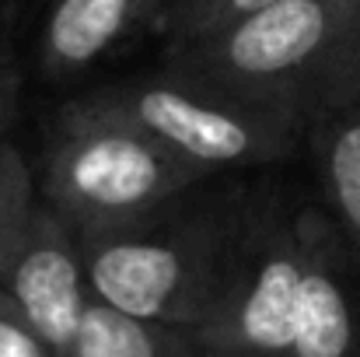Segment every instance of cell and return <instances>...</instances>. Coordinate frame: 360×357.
<instances>
[{
  "mask_svg": "<svg viewBox=\"0 0 360 357\" xmlns=\"http://www.w3.org/2000/svg\"><path fill=\"white\" fill-rule=\"evenodd\" d=\"M203 175L172 158L102 92L60 109L42 151V196L81 238L136 228Z\"/></svg>",
  "mask_w": 360,
  "mask_h": 357,
  "instance_id": "1",
  "label": "cell"
},
{
  "mask_svg": "<svg viewBox=\"0 0 360 357\" xmlns=\"http://www.w3.org/2000/svg\"><path fill=\"white\" fill-rule=\"evenodd\" d=\"M245 196L175 200L158 218L81 238L91 294L129 315L196 330L210 312L245 225Z\"/></svg>",
  "mask_w": 360,
  "mask_h": 357,
  "instance_id": "2",
  "label": "cell"
},
{
  "mask_svg": "<svg viewBox=\"0 0 360 357\" xmlns=\"http://www.w3.org/2000/svg\"><path fill=\"white\" fill-rule=\"evenodd\" d=\"M102 95L203 179L290 154L304 119L290 102L241 95L172 63L161 74L102 88Z\"/></svg>",
  "mask_w": 360,
  "mask_h": 357,
  "instance_id": "3",
  "label": "cell"
},
{
  "mask_svg": "<svg viewBox=\"0 0 360 357\" xmlns=\"http://www.w3.org/2000/svg\"><path fill=\"white\" fill-rule=\"evenodd\" d=\"M357 28L360 0H273L221 32L168 46V63L304 113L311 84Z\"/></svg>",
  "mask_w": 360,
  "mask_h": 357,
  "instance_id": "4",
  "label": "cell"
},
{
  "mask_svg": "<svg viewBox=\"0 0 360 357\" xmlns=\"http://www.w3.org/2000/svg\"><path fill=\"white\" fill-rule=\"evenodd\" d=\"M301 263L304 245L297 218H287L280 203L255 207L248 200L221 291L193 330L200 354L290 357Z\"/></svg>",
  "mask_w": 360,
  "mask_h": 357,
  "instance_id": "5",
  "label": "cell"
},
{
  "mask_svg": "<svg viewBox=\"0 0 360 357\" xmlns=\"http://www.w3.org/2000/svg\"><path fill=\"white\" fill-rule=\"evenodd\" d=\"M0 291L63 357L70 351L91 294L81 235L46 203H35L14 228L0 266Z\"/></svg>",
  "mask_w": 360,
  "mask_h": 357,
  "instance_id": "6",
  "label": "cell"
},
{
  "mask_svg": "<svg viewBox=\"0 0 360 357\" xmlns=\"http://www.w3.org/2000/svg\"><path fill=\"white\" fill-rule=\"evenodd\" d=\"M301 284L290 357H357V315L343 277V238L319 214H301Z\"/></svg>",
  "mask_w": 360,
  "mask_h": 357,
  "instance_id": "7",
  "label": "cell"
},
{
  "mask_svg": "<svg viewBox=\"0 0 360 357\" xmlns=\"http://www.w3.org/2000/svg\"><path fill=\"white\" fill-rule=\"evenodd\" d=\"M165 4L168 0H53L39 42L42 70L60 81L95 67L143 28H158Z\"/></svg>",
  "mask_w": 360,
  "mask_h": 357,
  "instance_id": "8",
  "label": "cell"
},
{
  "mask_svg": "<svg viewBox=\"0 0 360 357\" xmlns=\"http://www.w3.org/2000/svg\"><path fill=\"white\" fill-rule=\"evenodd\" d=\"M311 147L333 225L347 252L360 263V106H336L308 116Z\"/></svg>",
  "mask_w": 360,
  "mask_h": 357,
  "instance_id": "9",
  "label": "cell"
},
{
  "mask_svg": "<svg viewBox=\"0 0 360 357\" xmlns=\"http://www.w3.org/2000/svg\"><path fill=\"white\" fill-rule=\"evenodd\" d=\"M196 351L200 344L189 330L150 322L91 298L63 357H196Z\"/></svg>",
  "mask_w": 360,
  "mask_h": 357,
  "instance_id": "10",
  "label": "cell"
},
{
  "mask_svg": "<svg viewBox=\"0 0 360 357\" xmlns=\"http://www.w3.org/2000/svg\"><path fill=\"white\" fill-rule=\"evenodd\" d=\"M269 4L273 0H168L158 18V32L165 35V49L182 46L210 32H221Z\"/></svg>",
  "mask_w": 360,
  "mask_h": 357,
  "instance_id": "11",
  "label": "cell"
},
{
  "mask_svg": "<svg viewBox=\"0 0 360 357\" xmlns=\"http://www.w3.org/2000/svg\"><path fill=\"white\" fill-rule=\"evenodd\" d=\"M336 106H360V28L347 39V46L329 60L304 99V119L336 109Z\"/></svg>",
  "mask_w": 360,
  "mask_h": 357,
  "instance_id": "12",
  "label": "cell"
},
{
  "mask_svg": "<svg viewBox=\"0 0 360 357\" xmlns=\"http://www.w3.org/2000/svg\"><path fill=\"white\" fill-rule=\"evenodd\" d=\"M35 207V186H32V168L21 158L7 137L0 140V235L14 232L25 214Z\"/></svg>",
  "mask_w": 360,
  "mask_h": 357,
  "instance_id": "13",
  "label": "cell"
},
{
  "mask_svg": "<svg viewBox=\"0 0 360 357\" xmlns=\"http://www.w3.org/2000/svg\"><path fill=\"white\" fill-rule=\"evenodd\" d=\"M0 357H56L4 291H0Z\"/></svg>",
  "mask_w": 360,
  "mask_h": 357,
  "instance_id": "14",
  "label": "cell"
},
{
  "mask_svg": "<svg viewBox=\"0 0 360 357\" xmlns=\"http://www.w3.org/2000/svg\"><path fill=\"white\" fill-rule=\"evenodd\" d=\"M18 95H21V77L7 49H0V140L7 137L11 123L18 116Z\"/></svg>",
  "mask_w": 360,
  "mask_h": 357,
  "instance_id": "15",
  "label": "cell"
},
{
  "mask_svg": "<svg viewBox=\"0 0 360 357\" xmlns=\"http://www.w3.org/2000/svg\"><path fill=\"white\" fill-rule=\"evenodd\" d=\"M11 235H14V232L0 235V266H4V259H7V245H11Z\"/></svg>",
  "mask_w": 360,
  "mask_h": 357,
  "instance_id": "16",
  "label": "cell"
},
{
  "mask_svg": "<svg viewBox=\"0 0 360 357\" xmlns=\"http://www.w3.org/2000/svg\"><path fill=\"white\" fill-rule=\"evenodd\" d=\"M207 357H221V354H207Z\"/></svg>",
  "mask_w": 360,
  "mask_h": 357,
  "instance_id": "17",
  "label": "cell"
}]
</instances>
